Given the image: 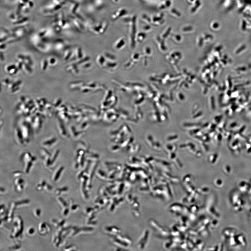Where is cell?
I'll list each match as a JSON object with an SVG mask.
<instances>
[{
	"mask_svg": "<svg viewBox=\"0 0 251 251\" xmlns=\"http://www.w3.org/2000/svg\"><path fill=\"white\" fill-rule=\"evenodd\" d=\"M127 11L126 9L124 8H121L114 13L112 15V18L114 20H115L121 16L125 15Z\"/></svg>",
	"mask_w": 251,
	"mask_h": 251,
	"instance_id": "6da1fadb",
	"label": "cell"
},
{
	"mask_svg": "<svg viewBox=\"0 0 251 251\" xmlns=\"http://www.w3.org/2000/svg\"><path fill=\"white\" fill-rule=\"evenodd\" d=\"M34 232V229H33V228H31V229L29 230V233L30 234H33Z\"/></svg>",
	"mask_w": 251,
	"mask_h": 251,
	"instance_id": "7a4b0ae2",
	"label": "cell"
},
{
	"mask_svg": "<svg viewBox=\"0 0 251 251\" xmlns=\"http://www.w3.org/2000/svg\"><path fill=\"white\" fill-rule=\"evenodd\" d=\"M112 1V2L114 3H118L119 2V0H111Z\"/></svg>",
	"mask_w": 251,
	"mask_h": 251,
	"instance_id": "3957f363",
	"label": "cell"
}]
</instances>
